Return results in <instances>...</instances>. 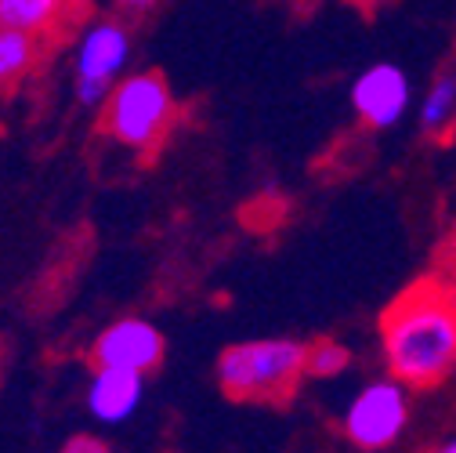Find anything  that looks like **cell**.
Returning <instances> with one entry per match:
<instances>
[{"label": "cell", "instance_id": "obj_6", "mask_svg": "<svg viewBox=\"0 0 456 453\" xmlns=\"http://www.w3.org/2000/svg\"><path fill=\"white\" fill-rule=\"evenodd\" d=\"M348 102L370 131H391L413 109V80L398 62H373L352 80Z\"/></svg>", "mask_w": 456, "mask_h": 453}, {"label": "cell", "instance_id": "obj_9", "mask_svg": "<svg viewBox=\"0 0 456 453\" xmlns=\"http://www.w3.org/2000/svg\"><path fill=\"white\" fill-rule=\"evenodd\" d=\"M452 117H456V70H442L417 102V128L420 135H442L452 124Z\"/></svg>", "mask_w": 456, "mask_h": 453}, {"label": "cell", "instance_id": "obj_10", "mask_svg": "<svg viewBox=\"0 0 456 453\" xmlns=\"http://www.w3.org/2000/svg\"><path fill=\"white\" fill-rule=\"evenodd\" d=\"M37 62V37L26 29L0 26V91L15 87Z\"/></svg>", "mask_w": 456, "mask_h": 453}, {"label": "cell", "instance_id": "obj_2", "mask_svg": "<svg viewBox=\"0 0 456 453\" xmlns=\"http://www.w3.org/2000/svg\"><path fill=\"white\" fill-rule=\"evenodd\" d=\"M308 345L297 337H257L221 349L214 374L224 395L250 403H282L305 377Z\"/></svg>", "mask_w": 456, "mask_h": 453}, {"label": "cell", "instance_id": "obj_1", "mask_svg": "<svg viewBox=\"0 0 456 453\" xmlns=\"http://www.w3.org/2000/svg\"><path fill=\"white\" fill-rule=\"evenodd\" d=\"M380 356L391 377L406 388H435L456 374V301L420 283L380 319Z\"/></svg>", "mask_w": 456, "mask_h": 453}, {"label": "cell", "instance_id": "obj_15", "mask_svg": "<svg viewBox=\"0 0 456 453\" xmlns=\"http://www.w3.org/2000/svg\"><path fill=\"white\" fill-rule=\"evenodd\" d=\"M431 453H456V435H452V439H442V442H438Z\"/></svg>", "mask_w": 456, "mask_h": 453}, {"label": "cell", "instance_id": "obj_4", "mask_svg": "<svg viewBox=\"0 0 456 453\" xmlns=\"http://www.w3.org/2000/svg\"><path fill=\"white\" fill-rule=\"evenodd\" d=\"M410 417H413L410 388L398 377L384 374L359 384V391L340 414V432L362 453H384L406 435Z\"/></svg>", "mask_w": 456, "mask_h": 453}, {"label": "cell", "instance_id": "obj_13", "mask_svg": "<svg viewBox=\"0 0 456 453\" xmlns=\"http://www.w3.org/2000/svg\"><path fill=\"white\" fill-rule=\"evenodd\" d=\"M62 453H112V449H109V442H102L98 435H73V439L62 446Z\"/></svg>", "mask_w": 456, "mask_h": 453}, {"label": "cell", "instance_id": "obj_16", "mask_svg": "<svg viewBox=\"0 0 456 453\" xmlns=\"http://www.w3.org/2000/svg\"><path fill=\"white\" fill-rule=\"evenodd\" d=\"M359 4H366V8H377V4H384V0H359Z\"/></svg>", "mask_w": 456, "mask_h": 453}, {"label": "cell", "instance_id": "obj_8", "mask_svg": "<svg viewBox=\"0 0 456 453\" xmlns=\"http://www.w3.org/2000/svg\"><path fill=\"white\" fill-rule=\"evenodd\" d=\"M84 403H87L94 421H102V424H124L145 403V374L94 367V374L87 381Z\"/></svg>", "mask_w": 456, "mask_h": 453}, {"label": "cell", "instance_id": "obj_7", "mask_svg": "<svg viewBox=\"0 0 456 453\" xmlns=\"http://www.w3.org/2000/svg\"><path fill=\"white\" fill-rule=\"evenodd\" d=\"M167 356L163 330L142 316H127L109 323V330L98 334V342L91 349L94 367L109 370H131V374H152Z\"/></svg>", "mask_w": 456, "mask_h": 453}, {"label": "cell", "instance_id": "obj_14", "mask_svg": "<svg viewBox=\"0 0 456 453\" xmlns=\"http://www.w3.org/2000/svg\"><path fill=\"white\" fill-rule=\"evenodd\" d=\"M156 4H159V0H117V8L127 12V15H145V12H152Z\"/></svg>", "mask_w": 456, "mask_h": 453}, {"label": "cell", "instance_id": "obj_5", "mask_svg": "<svg viewBox=\"0 0 456 453\" xmlns=\"http://www.w3.org/2000/svg\"><path fill=\"white\" fill-rule=\"evenodd\" d=\"M131 62V29L120 19H98L80 33L77 62H73V91L87 109H102L109 91L117 87Z\"/></svg>", "mask_w": 456, "mask_h": 453}, {"label": "cell", "instance_id": "obj_12", "mask_svg": "<svg viewBox=\"0 0 456 453\" xmlns=\"http://www.w3.org/2000/svg\"><path fill=\"white\" fill-rule=\"evenodd\" d=\"M352 367V349L345 342H333V337H319L308 345V359H305V377L315 381H333Z\"/></svg>", "mask_w": 456, "mask_h": 453}, {"label": "cell", "instance_id": "obj_11", "mask_svg": "<svg viewBox=\"0 0 456 453\" xmlns=\"http://www.w3.org/2000/svg\"><path fill=\"white\" fill-rule=\"evenodd\" d=\"M69 8V0H0V26L26 29V33H44L54 26L62 12Z\"/></svg>", "mask_w": 456, "mask_h": 453}, {"label": "cell", "instance_id": "obj_3", "mask_svg": "<svg viewBox=\"0 0 456 453\" xmlns=\"http://www.w3.org/2000/svg\"><path fill=\"white\" fill-rule=\"evenodd\" d=\"M175 91L156 70L120 77L102 102V131L134 152H152L175 124Z\"/></svg>", "mask_w": 456, "mask_h": 453}]
</instances>
